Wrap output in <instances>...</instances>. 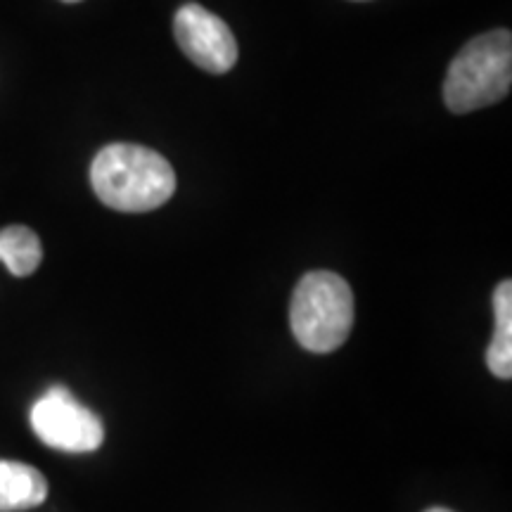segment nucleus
<instances>
[{
	"instance_id": "1",
	"label": "nucleus",
	"mask_w": 512,
	"mask_h": 512,
	"mask_svg": "<svg viewBox=\"0 0 512 512\" xmlns=\"http://www.w3.org/2000/svg\"><path fill=\"white\" fill-rule=\"evenodd\" d=\"M95 195L110 209L140 214L171 200L176 174L169 159L143 145H107L91 164Z\"/></svg>"
},
{
	"instance_id": "2",
	"label": "nucleus",
	"mask_w": 512,
	"mask_h": 512,
	"mask_svg": "<svg viewBox=\"0 0 512 512\" xmlns=\"http://www.w3.org/2000/svg\"><path fill=\"white\" fill-rule=\"evenodd\" d=\"M292 335L313 354H330L347 342L354 328V292L332 271L306 273L290 304Z\"/></svg>"
},
{
	"instance_id": "3",
	"label": "nucleus",
	"mask_w": 512,
	"mask_h": 512,
	"mask_svg": "<svg viewBox=\"0 0 512 512\" xmlns=\"http://www.w3.org/2000/svg\"><path fill=\"white\" fill-rule=\"evenodd\" d=\"M512 83V38L498 29L472 38L448 67L444 102L451 112L467 114L496 105Z\"/></svg>"
},
{
	"instance_id": "4",
	"label": "nucleus",
	"mask_w": 512,
	"mask_h": 512,
	"mask_svg": "<svg viewBox=\"0 0 512 512\" xmlns=\"http://www.w3.org/2000/svg\"><path fill=\"white\" fill-rule=\"evenodd\" d=\"M36 437L64 453L98 451L105 441V427L91 408L74 399L67 387H53L31 408Z\"/></svg>"
},
{
	"instance_id": "5",
	"label": "nucleus",
	"mask_w": 512,
	"mask_h": 512,
	"mask_svg": "<svg viewBox=\"0 0 512 512\" xmlns=\"http://www.w3.org/2000/svg\"><path fill=\"white\" fill-rule=\"evenodd\" d=\"M176 43L197 67L226 74L238 62V41L221 17L197 3L183 5L174 19Z\"/></svg>"
},
{
	"instance_id": "6",
	"label": "nucleus",
	"mask_w": 512,
	"mask_h": 512,
	"mask_svg": "<svg viewBox=\"0 0 512 512\" xmlns=\"http://www.w3.org/2000/svg\"><path fill=\"white\" fill-rule=\"evenodd\" d=\"M48 498V482L36 467L0 460V512L38 508Z\"/></svg>"
},
{
	"instance_id": "7",
	"label": "nucleus",
	"mask_w": 512,
	"mask_h": 512,
	"mask_svg": "<svg viewBox=\"0 0 512 512\" xmlns=\"http://www.w3.org/2000/svg\"><path fill=\"white\" fill-rule=\"evenodd\" d=\"M496 311V330L491 339L489 351H486V363L489 370L501 380H510L512 375V285L503 280L494 294Z\"/></svg>"
},
{
	"instance_id": "8",
	"label": "nucleus",
	"mask_w": 512,
	"mask_h": 512,
	"mask_svg": "<svg viewBox=\"0 0 512 512\" xmlns=\"http://www.w3.org/2000/svg\"><path fill=\"white\" fill-rule=\"evenodd\" d=\"M43 247L34 230L27 226H8L0 230V264L17 278H27L41 266Z\"/></svg>"
},
{
	"instance_id": "9",
	"label": "nucleus",
	"mask_w": 512,
	"mask_h": 512,
	"mask_svg": "<svg viewBox=\"0 0 512 512\" xmlns=\"http://www.w3.org/2000/svg\"><path fill=\"white\" fill-rule=\"evenodd\" d=\"M427 512H453V510H446V508H432V510H427Z\"/></svg>"
},
{
	"instance_id": "10",
	"label": "nucleus",
	"mask_w": 512,
	"mask_h": 512,
	"mask_svg": "<svg viewBox=\"0 0 512 512\" xmlns=\"http://www.w3.org/2000/svg\"><path fill=\"white\" fill-rule=\"evenodd\" d=\"M62 3H79V0H62Z\"/></svg>"
}]
</instances>
